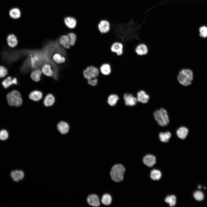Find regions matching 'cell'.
Here are the masks:
<instances>
[{"mask_svg":"<svg viewBox=\"0 0 207 207\" xmlns=\"http://www.w3.org/2000/svg\"><path fill=\"white\" fill-rule=\"evenodd\" d=\"M193 79L192 71L189 68H184L181 70L177 76L179 83L181 85L187 87L190 85Z\"/></svg>","mask_w":207,"mask_h":207,"instance_id":"6da1fadb","label":"cell"},{"mask_svg":"<svg viewBox=\"0 0 207 207\" xmlns=\"http://www.w3.org/2000/svg\"><path fill=\"white\" fill-rule=\"evenodd\" d=\"M126 169L122 164L117 163L114 165L110 169V175L111 179L116 182L122 181Z\"/></svg>","mask_w":207,"mask_h":207,"instance_id":"7a4b0ae2","label":"cell"},{"mask_svg":"<svg viewBox=\"0 0 207 207\" xmlns=\"http://www.w3.org/2000/svg\"><path fill=\"white\" fill-rule=\"evenodd\" d=\"M8 104L11 106L19 107L22 103V99L20 93L16 90L9 93L7 96Z\"/></svg>","mask_w":207,"mask_h":207,"instance_id":"3957f363","label":"cell"},{"mask_svg":"<svg viewBox=\"0 0 207 207\" xmlns=\"http://www.w3.org/2000/svg\"><path fill=\"white\" fill-rule=\"evenodd\" d=\"M100 74L99 68L93 65L87 66L83 69L82 72L83 76L86 80L98 78Z\"/></svg>","mask_w":207,"mask_h":207,"instance_id":"277c9868","label":"cell"},{"mask_svg":"<svg viewBox=\"0 0 207 207\" xmlns=\"http://www.w3.org/2000/svg\"><path fill=\"white\" fill-rule=\"evenodd\" d=\"M154 116L156 120L161 126H166L169 122L167 112L163 108L156 110L154 112Z\"/></svg>","mask_w":207,"mask_h":207,"instance_id":"5b68a950","label":"cell"},{"mask_svg":"<svg viewBox=\"0 0 207 207\" xmlns=\"http://www.w3.org/2000/svg\"><path fill=\"white\" fill-rule=\"evenodd\" d=\"M111 25L110 21L106 19L100 20L97 24V28L99 32L101 34H106L111 30Z\"/></svg>","mask_w":207,"mask_h":207,"instance_id":"8992f818","label":"cell"},{"mask_svg":"<svg viewBox=\"0 0 207 207\" xmlns=\"http://www.w3.org/2000/svg\"><path fill=\"white\" fill-rule=\"evenodd\" d=\"M124 45L120 41H115L113 42L110 46V50L111 52L118 56L123 55L124 51Z\"/></svg>","mask_w":207,"mask_h":207,"instance_id":"52a82bcc","label":"cell"},{"mask_svg":"<svg viewBox=\"0 0 207 207\" xmlns=\"http://www.w3.org/2000/svg\"><path fill=\"white\" fill-rule=\"evenodd\" d=\"M99 69L100 74L104 76H109L112 72V66L107 62L102 63L99 67Z\"/></svg>","mask_w":207,"mask_h":207,"instance_id":"ba28073f","label":"cell"},{"mask_svg":"<svg viewBox=\"0 0 207 207\" xmlns=\"http://www.w3.org/2000/svg\"><path fill=\"white\" fill-rule=\"evenodd\" d=\"M64 22L68 28L72 30L75 29L76 28L78 23L77 19L73 16H69L65 17Z\"/></svg>","mask_w":207,"mask_h":207,"instance_id":"9c48e42d","label":"cell"},{"mask_svg":"<svg viewBox=\"0 0 207 207\" xmlns=\"http://www.w3.org/2000/svg\"><path fill=\"white\" fill-rule=\"evenodd\" d=\"M86 201L90 206L98 207L100 205L99 197L96 194H91L88 195L86 198Z\"/></svg>","mask_w":207,"mask_h":207,"instance_id":"30bf717a","label":"cell"},{"mask_svg":"<svg viewBox=\"0 0 207 207\" xmlns=\"http://www.w3.org/2000/svg\"><path fill=\"white\" fill-rule=\"evenodd\" d=\"M125 104L126 106H132L135 105L137 103V98L131 93L126 92L123 95Z\"/></svg>","mask_w":207,"mask_h":207,"instance_id":"8fae6325","label":"cell"},{"mask_svg":"<svg viewBox=\"0 0 207 207\" xmlns=\"http://www.w3.org/2000/svg\"><path fill=\"white\" fill-rule=\"evenodd\" d=\"M135 51L138 55L142 56L145 55L148 52V47L145 43H140L136 47Z\"/></svg>","mask_w":207,"mask_h":207,"instance_id":"7c38bea8","label":"cell"},{"mask_svg":"<svg viewBox=\"0 0 207 207\" xmlns=\"http://www.w3.org/2000/svg\"><path fill=\"white\" fill-rule=\"evenodd\" d=\"M137 101L145 103L147 102L149 98V95L144 90L141 89L137 92Z\"/></svg>","mask_w":207,"mask_h":207,"instance_id":"4fadbf2b","label":"cell"},{"mask_svg":"<svg viewBox=\"0 0 207 207\" xmlns=\"http://www.w3.org/2000/svg\"><path fill=\"white\" fill-rule=\"evenodd\" d=\"M53 67L49 63H46L43 65L41 67V70L42 73L46 76L49 77L53 76H54V72Z\"/></svg>","mask_w":207,"mask_h":207,"instance_id":"5bb4252c","label":"cell"},{"mask_svg":"<svg viewBox=\"0 0 207 207\" xmlns=\"http://www.w3.org/2000/svg\"><path fill=\"white\" fill-rule=\"evenodd\" d=\"M10 175L14 181L18 182L23 179L24 177V172L21 170H16L12 171Z\"/></svg>","mask_w":207,"mask_h":207,"instance_id":"9a60e30c","label":"cell"},{"mask_svg":"<svg viewBox=\"0 0 207 207\" xmlns=\"http://www.w3.org/2000/svg\"><path fill=\"white\" fill-rule=\"evenodd\" d=\"M18 80L16 78H12L11 76H8L2 82V84L3 87L7 88L13 85H17Z\"/></svg>","mask_w":207,"mask_h":207,"instance_id":"2e32d148","label":"cell"},{"mask_svg":"<svg viewBox=\"0 0 207 207\" xmlns=\"http://www.w3.org/2000/svg\"><path fill=\"white\" fill-rule=\"evenodd\" d=\"M144 163L149 167L152 166L156 163V158L153 155L148 154L145 156L143 158Z\"/></svg>","mask_w":207,"mask_h":207,"instance_id":"e0dca14e","label":"cell"},{"mask_svg":"<svg viewBox=\"0 0 207 207\" xmlns=\"http://www.w3.org/2000/svg\"><path fill=\"white\" fill-rule=\"evenodd\" d=\"M58 41L59 43L65 48L69 49L71 47L69 39L67 34L63 35L61 36Z\"/></svg>","mask_w":207,"mask_h":207,"instance_id":"ac0fdd59","label":"cell"},{"mask_svg":"<svg viewBox=\"0 0 207 207\" xmlns=\"http://www.w3.org/2000/svg\"><path fill=\"white\" fill-rule=\"evenodd\" d=\"M57 128L61 134H65L67 133L69 131V126L67 122L62 121L58 124Z\"/></svg>","mask_w":207,"mask_h":207,"instance_id":"d6986e66","label":"cell"},{"mask_svg":"<svg viewBox=\"0 0 207 207\" xmlns=\"http://www.w3.org/2000/svg\"><path fill=\"white\" fill-rule=\"evenodd\" d=\"M29 97L31 100L34 101H38L43 97L42 92L39 90H34L31 91L29 94Z\"/></svg>","mask_w":207,"mask_h":207,"instance_id":"ffe728a7","label":"cell"},{"mask_svg":"<svg viewBox=\"0 0 207 207\" xmlns=\"http://www.w3.org/2000/svg\"><path fill=\"white\" fill-rule=\"evenodd\" d=\"M53 61L58 64L64 63L66 61V58L64 55L60 53H55L52 56Z\"/></svg>","mask_w":207,"mask_h":207,"instance_id":"44dd1931","label":"cell"},{"mask_svg":"<svg viewBox=\"0 0 207 207\" xmlns=\"http://www.w3.org/2000/svg\"><path fill=\"white\" fill-rule=\"evenodd\" d=\"M41 70L39 68L35 69L31 72L30 77L34 82H38L40 80L42 75Z\"/></svg>","mask_w":207,"mask_h":207,"instance_id":"7402d4cb","label":"cell"},{"mask_svg":"<svg viewBox=\"0 0 207 207\" xmlns=\"http://www.w3.org/2000/svg\"><path fill=\"white\" fill-rule=\"evenodd\" d=\"M8 45L11 47H16L18 44V40L16 36L14 34H9L7 37Z\"/></svg>","mask_w":207,"mask_h":207,"instance_id":"603a6c76","label":"cell"},{"mask_svg":"<svg viewBox=\"0 0 207 207\" xmlns=\"http://www.w3.org/2000/svg\"><path fill=\"white\" fill-rule=\"evenodd\" d=\"M188 133V130L187 128L182 126L179 128L177 131L178 137L181 139H183L187 137Z\"/></svg>","mask_w":207,"mask_h":207,"instance_id":"cb8c5ba5","label":"cell"},{"mask_svg":"<svg viewBox=\"0 0 207 207\" xmlns=\"http://www.w3.org/2000/svg\"><path fill=\"white\" fill-rule=\"evenodd\" d=\"M55 98L51 94H48L45 96L44 100V104L45 106L49 107L52 106L54 103Z\"/></svg>","mask_w":207,"mask_h":207,"instance_id":"d4e9b609","label":"cell"},{"mask_svg":"<svg viewBox=\"0 0 207 207\" xmlns=\"http://www.w3.org/2000/svg\"><path fill=\"white\" fill-rule=\"evenodd\" d=\"M112 196L109 193H104L101 196V202L104 205L107 206L110 205L112 203Z\"/></svg>","mask_w":207,"mask_h":207,"instance_id":"484cf974","label":"cell"},{"mask_svg":"<svg viewBox=\"0 0 207 207\" xmlns=\"http://www.w3.org/2000/svg\"><path fill=\"white\" fill-rule=\"evenodd\" d=\"M108 102L110 106H115L117 102L119 97L117 94L113 93L110 95L108 97Z\"/></svg>","mask_w":207,"mask_h":207,"instance_id":"4316f807","label":"cell"},{"mask_svg":"<svg viewBox=\"0 0 207 207\" xmlns=\"http://www.w3.org/2000/svg\"><path fill=\"white\" fill-rule=\"evenodd\" d=\"M70 41L71 46H74L76 44L77 40V36L74 32H71L67 34Z\"/></svg>","mask_w":207,"mask_h":207,"instance_id":"83f0119b","label":"cell"},{"mask_svg":"<svg viewBox=\"0 0 207 207\" xmlns=\"http://www.w3.org/2000/svg\"><path fill=\"white\" fill-rule=\"evenodd\" d=\"M9 15L12 18L17 19L19 18L21 16V12L20 9L17 8L11 9L9 11Z\"/></svg>","mask_w":207,"mask_h":207,"instance_id":"f1b7e54d","label":"cell"},{"mask_svg":"<svg viewBox=\"0 0 207 207\" xmlns=\"http://www.w3.org/2000/svg\"><path fill=\"white\" fill-rule=\"evenodd\" d=\"M171 136V134L169 132H161L159 134V137L162 142L166 143L168 141Z\"/></svg>","mask_w":207,"mask_h":207,"instance_id":"f546056e","label":"cell"},{"mask_svg":"<svg viewBox=\"0 0 207 207\" xmlns=\"http://www.w3.org/2000/svg\"><path fill=\"white\" fill-rule=\"evenodd\" d=\"M161 172L157 170H153L150 173V177L154 180H159L161 177Z\"/></svg>","mask_w":207,"mask_h":207,"instance_id":"4dcf8cb0","label":"cell"},{"mask_svg":"<svg viewBox=\"0 0 207 207\" xmlns=\"http://www.w3.org/2000/svg\"><path fill=\"white\" fill-rule=\"evenodd\" d=\"M176 198L174 195H171L167 196L165 199V202L169 204L171 207L175 206L176 204Z\"/></svg>","mask_w":207,"mask_h":207,"instance_id":"1f68e13d","label":"cell"},{"mask_svg":"<svg viewBox=\"0 0 207 207\" xmlns=\"http://www.w3.org/2000/svg\"><path fill=\"white\" fill-rule=\"evenodd\" d=\"M87 84L89 85L94 87H96L98 85L99 80L98 78H95L87 80Z\"/></svg>","mask_w":207,"mask_h":207,"instance_id":"d6a6232c","label":"cell"},{"mask_svg":"<svg viewBox=\"0 0 207 207\" xmlns=\"http://www.w3.org/2000/svg\"><path fill=\"white\" fill-rule=\"evenodd\" d=\"M200 36L204 38L207 37V27L205 26H201L199 29Z\"/></svg>","mask_w":207,"mask_h":207,"instance_id":"836d02e7","label":"cell"},{"mask_svg":"<svg viewBox=\"0 0 207 207\" xmlns=\"http://www.w3.org/2000/svg\"><path fill=\"white\" fill-rule=\"evenodd\" d=\"M193 197L197 200L201 201L204 198V195L201 191H198L195 192L193 194Z\"/></svg>","mask_w":207,"mask_h":207,"instance_id":"e575fe53","label":"cell"},{"mask_svg":"<svg viewBox=\"0 0 207 207\" xmlns=\"http://www.w3.org/2000/svg\"><path fill=\"white\" fill-rule=\"evenodd\" d=\"M8 136V133L6 130L3 129L0 131V140L3 141L6 140Z\"/></svg>","mask_w":207,"mask_h":207,"instance_id":"d590c367","label":"cell"},{"mask_svg":"<svg viewBox=\"0 0 207 207\" xmlns=\"http://www.w3.org/2000/svg\"><path fill=\"white\" fill-rule=\"evenodd\" d=\"M7 69L3 66H0V78H3L7 74Z\"/></svg>","mask_w":207,"mask_h":207,"instance_id":"8d00e7d4","label":"cell"},{"mask_svg":"<svg viewBox=\"0 0 207 207\" xmlns=\"http://www.w3.org/2000/svg\"><path fill=\"white\" fill-rule=\"evenodd\" d=\"M198 188L199 189H201V186L200 185H198Z\"/></svg>","mask_w":207,"mask_h":207,"instance_id":"74e56055","label":"cell"}]
</instances>
